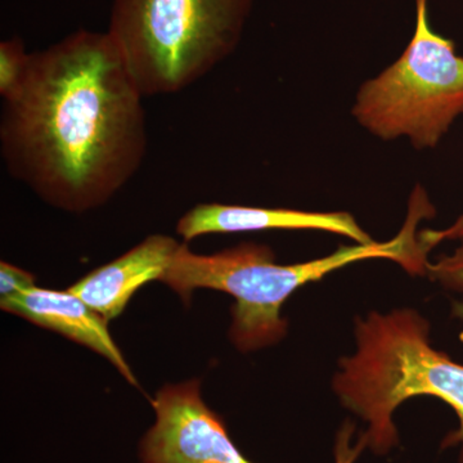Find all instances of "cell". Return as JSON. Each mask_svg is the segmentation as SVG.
<instances>
[{
    "label": "cell",
    "mask_w": 463,
    "mask_h": 463,
    "mask_svg": "<svg viewBox=\"0 0 463 463\" xmlns=\"http://www.w3.org/2000/svg\"><path fill=\"white\" fill-rule=\"evenodd\" d=\"M30 53H27L24 42L17 36L0 43V96H9L23 80Z\"/></svg>",
    "instance_id": "cell-10"
},
{
    "label": "cell",
    "mask_w": 463,
    "mask_h": 463,
    "mask_svg": "<svg viewBox=\"0 0 463 463\" xmlns=\"http://www.w3.org/2000/svg\"><path fill=\"white\" fill-rule=\"evenodd\" d=\"M459 242L461 245L452 254L443 255L434 263L429 261L426 276L444 288L463 294V240ZM452 316L463 323V303L453 304Z\"/></svg>",
    "instance_id": "cell-11"
},
{
    "label": "cell",
    "mask_w": 463,
    "mask_h": 463,
    "mask_svg": "<svg viewBox=\"0 0 463 463\" xmlns=\"http://www.w3.org/2000/svg\"><path fill=\"white\" fill-rule=\"evenodd\" d=\"M416 2V26L403 54L356 94L353 115L383 141L408 138L432 148L463 115V57L431 29L429 0Z\"/></svg>",
    "instance_id": "cell-5"
},
{
    "label": "cell",
    "mask_w": 463,
    "mask_h": 463,
    "mask_svg": "<svg viewBox=\"0 0 463 463\" xmlns=\"http://www.w3.org/2000/svg\"><path fill=\"white\" fill-rule=\"evenodd\" d=\"M355 434V425L346 420L340 426L335 438L334 463H355L364 449H367L364 437H359L355 444L353 438Z\"/></svg>",
    "instance_id": "cell-12"
},
{
    "label": "cell",
    "mask_w": 463,
    "mask_h": 463,
    "mask_svg": "<svg viewBox=\"0 0 463 463\" xmlns=\"http://www.w3.org/2000/svg\"><path fill=\"white\" fill-rule=\"evenodd\" d=\"M179 246L173 237L154 234L67 289L112 321L124 312L134 292L147 282L161 281Z\"/></svg>",
    "instance_id": "cell-9"
},
{
    "label": "cell",
    "mask_w": 463,
    "mask_h": 463,
    "mask_svg": "<svg viewBox=\"0 0 463 463\" xmlns=\"http://www.w3.org/2000/svg\"><path fill=\"white\" fill-rule=\"evenodd\" d=\"M322 231L340 234L355 243L373 242V237L345 212H304L200 203L179 219L176 232L185 241L213 233H242L258 231Z\"/></svg>",
    "instance_id": "cell-7"
},
{
    "label": "cell",
    "mask_w": 463,
    "mask_h": 463,
    "mask_svg": "<svg viewBox=\"0 0 463 463\" xmlns=\"http://www.w3.org/2000/svg\"><path fill=\"white\" fill-rule=\"evenodd\" d=\"M0 307L27 321L57 332L105 356L128 383L138 386L129 364L109 330V321L71 291L33 288L0 300Z\"/></svg>",
    "instance_id": "cell-8"
},
{
    "label": "cell",
    "mask_w": 463,
    "mask_h": 463,
    "mask_svg": "<svg viewBox=\"0 0 463 463\" xmlns=\"http://www.w3.org/2000/svg\"><path fill=\"white\" fill-rule=\"evenodd\" d=\"M431 326L413 307L354 319L355 352L339 361L332 389L367 425V449L386 456L399 446L394 413L404 402L432 397L452 408L458 429L441 448L459 447L463 463V364L432 346Z\"/></svg>",
    "instance_id": "cell-3"
},
{
    "label": "cell",
    "mask_w": 463,
    "mask_h": 463,
    "mask_svg": "<svg viewBox=\"0 0 463 463\" xmlns=\"http://www.w3.org/2000/svg\"><path fill=\"white\" fill-rule=\"evenodd\" d=\"M251 0H114L108 33L143 97L187 90L230 56Z\"/></svg>",
    "instance_id": "cell-4"
},
{
    "label": "cell",
    "mask_w": 463,
    "mask_h": 463,
    "mask_svg": "<svg viewBox=\"0 0 463 463\" xmlns=\"http://www.w3.org/2000/svg\"><path fill=\"white\" fill-rule=\"evenodd\" d=\"M435 215L425 190L417 185L411 194L407 219L394 239L386 242L340 246L315 260L279 264L273 250L245 242L213 255L194 254L179 246L161 282L172 288L184 303L197 288L225 292L234 298L230 337L242 353L276 345L288 335L282 307L298 288L318 282L347 265L370 259H388L413 276H425L430 250L420 239L419 225Z\"/></svg>",
    "instance_id": "cell-2"
},
{
    "label": "cell",
    "mask_w": 463,
    "mask_h": 463,
    "mask_svg": "<svg viewBox=\"0 0 463 463\" xmlns=\"http://www.w3.org/2000/svg\"><path fill=\"white\" fill-rule=\"evenodd\" d=\"M142 99L108 33L78 30L30 53L23 80L3 99L8 173L57 209L105 205L147 154Z\"/></svg>",
    "instance_id": "cell-1"
},
{
    "label": "cell",
    "mask_w": 463,
    "mask_h": 463,
    "mask_svg": "<svg viewBox=\"0 0 463 463\" xmlns=\"http://www.w3.org/2000/svg\"><path fill=\"white\" fill-rule=\"evenodd\" d=\"M152 407L156 422L139 443L142 463H254L203 402L199 380L164 386Z\"/></svg>",
    "instance_id": "cell-6"
},
{
    "label": "cell",
    "mask_w": 463,
    "mask_h": 463,
    "mask_svg": "<svg viewBox=\"0 0 463 463\" xmlns=\"http://www.w3.org/2000/svg\"><path fill=\"white\" fill-rule=\"evenodd\" d=\"M35 281V277L32 273L7 261H2L0 263V300L33 288Z\"/></svg>",
    "instance_id": "cell-13"
},
{
    "label": "cell",
    "mask_w": 463,
    "mask_h": 463,
    "mask_svg": "<svg viewBox=\"0 0 463 463\" xmlns=\"http://www.w3.org/2000/svg\"><path fill=\"white\" fill-rule=\"evenodd\" d=\"M420 239L423 245L429 250L437 248L439 243L444 241H461L463 240V213L453 222L449 227L444 230H425L420 232Z\"/></svg>",
    "instance_id": "cell-14"
}]
</instances>
